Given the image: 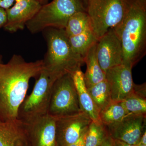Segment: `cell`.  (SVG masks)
Listing matches in <instances>:
<instances>
[{
    "label": "cell",
    "mask_w": 146,
    "mask_h": 146,
    "mask_svg": "<svg viewBox=\"0 0 146 146\" xmlns=\"http://www.w3.org/2000/svg\"><path fill=\"white\" fill-rule=\"evenodd\" d=\"M56 118L46 115L24 123L30 146H58Z\"/></svg>",
    "instance_id": "30bf717a"
},
{
    "label": "cell",
    "mask_w": 146,
    "mask_h": 146,
    "mask_svg": "<svg viewBox=\"0 0 146 146\" xmlns=\"http://www.w3.org/2000/svg\"><path fill=\"white\" fill-rule=\"evenodd\" d=\"M146 120L145 115L128 114L119 121L104 126L112 139L137 145L146 129Z\"/></svg>",
    "instance_id": "ba28073f"
},
{
    "label": "cell",
    "mask_w": 146,
    "mask_h": 146,
    "mask_svg": "<svg viewBox=\"0 0 146 146\" xmlns=\"http://www.w3.org/2000/svg\"><path fill=\"white\" fill-rule=\"evenodd\" d=\"M97 53L99 63L105 73L110 68L122 64V47L114 29H110L98 39Z\"/></svg>",
    "instance_id": "8fae6325"
},
{
    "label": "cell",
    "mask_w": 146,
    "mask_h": 146,
    "mask_svg": "<svg viewBox=\"0 0 146 146\" xmlns=\"http://www.w3.org/2000/svg\"><path fill=\"white\" fill-rule=\"evenodd\" d=\"M35 1H36L40 3L42 5L47 3L48 0H35Z\"/></svg>",
    "instance_id": "f546056e"
},
{
    "label": "cell",
    "mask_w": 146,
    "mask_h": 146,
    "mask_svg": "<svg viewBox=\"0 0 146 146\" xmlns=\"http://www.w3.org/2000/svg\"><path fill=\"white\" fill-rule=\"evenodd\" d=\"M44 68L43 60L27 62L17 54L13 55L6 64L0 63V120H17L30 80L37 78Z\"/></svg>",
    "instance_id": "6da1fadb"
},
{
    "label": "cell",
    "mask_w": 146,
    "mask_h": 146,
    "mask_svg": "<svg viewBox=\"0 0 146 146\" xmlns=\"http://www.w3.org/2000/svg\"><path fill=\"white\" fill-rule=\"evenodd\" d=\"M15 1H16V3L19 2L21 1L22 0H15Z\"/></svg>",
    "instance_id": "d6a6232c"
},
{
    "label": "cell",
    "mask_w": 146,
    "mask_h": 146,
    "mask_svg": "<svg viewBox=\"0 0 146 146\" xmlns=\"http://www.w3.org/2000/svg\"><path fill=\"white\" fill-rule=\"evenodd\" d=\"M68 39L73 52L84 60L89 48L98 41L91 29L78 35L68 37Z\"/></svg>",
    "instance_id": "e0dca14e"
},
{
    "label": "cell",
    "mask_w": 146,
    "mask_h": 146,
    "mask_svg": "<svg viewBox=\"0 0 146 146\" xmlns=\"http://www.w3.org/2000/svg\"><path fill=\"white\" fill-rule=\"evenodd\" d=\"M108 134L103 124H98L92 121L85 134V146H100Z\"/></svg>",
    "instance_id": "44dd1931"
},
{
    "label": "cell",
    "mask_w": 146,
    "mask_h": 146,
    "mask_svg": "<svg viewBox=\"0 0 146 146\" xmlns=\"http://www.w3.org/2000/svg\"><path fill=\"white\" fill-rule=\"evenodd\" d=\"M138 144H143L146 145V129L144 131L143 133L141 136L140 141Z\"/></svg>",
    "instance_id": "f1b7e54d"
},
{
    "label": "cell",
    "mask_w": 146,
    "mask_h": 146,
    "mask_svg": "<svg viewBox=\"0 0 146 146\" xmlns=\"http://www.w3.org/2000/svg\"><path fill=\"white\" fill-rule=\"evenodd\" d=\"M82 112L72 75L66 74L58 78L53 86L48 115L56 119Z\"/></svg>",
    "instance_id": "52a82bcc"
},
{
    "label": "cell",
    "mask_w": 146,
    "mask_h": 146,
    "mask_svg": "<svg viewBox=\"0 0 146 146\" xmlns=\"http://www.w3.org/2000/svg\"><path fill=\"white\" fill-rule=\"evenodd\" d=\"M7 22V14L5 9L0 7V28L4 26Z\"/></svg>",
    "instance_id": "cb8c5ba5"
},
{
    "label": "cell",
    "mask_w": 146,
    "mask_h": 146,
    "mask_svg": "<svg viewBox=\"0 0 146 146\" xmlns=\"http://www.w3.org/2000/svg\"><path fill=\"white\" fill-rule=\"evenodd\" d=\"M133 0H87L86 10L97 39L122 22Z\"/></svg>",
    "instance_id": "5b68a950"
},
{
    "label": "cell",
    "mask_w": 146,
    "mask_h": 146,
    "mask_svg": "<svg viewBox=\"0 0 146 146\" xmlns=\"http://www.w3.org/2000/svg\"><path fill=\"white\" fill-rule=\"evenodd\" d=\"M97 42L89 48L84 58L86 70L84 79L86 88L106 79L105 73L101 68L97 57Z\"/></svg>",
    "instance_id": "2e32d148"
},
{
    "label": "cell",
    "mask_w": 146,
    "mask_h": 146,
    "mask_svg": "<svg viewBox=\"0 0 146 146\" xmlns=\"http://www.w3.org/2000/svg\"><path fill=\"white\" fill-rule=\"evenodd\" d=\"M120 103L128 114L146 115V98L131 95Z\"/></svg>",
    "instance_id": "7402d4cb"
},
{
    "label": "cell",
    "mask_w": 146,
    "mask_h": 146,
    "mask_svg": "<svg viewBox=\"0 0 146 146\" xmlns=\"http://www.w3.org/2000/svg\"><path fill=\"white\" fill-rule=\"evenodd\" d=\"M37 78L31 94L26 96L18 109L17 119L23 122L48 114L53 86L59 77L44 68Z\"/></svg>",
    "instance_id": "8992f818"
},
{
    "label": "cell",
    "mask_w": 146,
    "mask_h": 146,
    "mask_svg": "<svg viewBox=\"0 0 146 146\" xmlns=\"http://www.w3.org/2000/svg\"><path fill=\"white\" fill-rule=\"evenodd\" d=\"M113 29L121 44L123 63L133 68L146 54V0H133L123 21Z\"/></svg>",
    "instance_id": "7a4b0ae2"
},
{
    "label": "cell",
    "mask_w": 146,
    "mask_h": 146,
    "mask_svg": "<svg viewBox=\"0 0 146 146\" xmlns=\"http://www.w3.org/2000/svg\"><path fill=\"white\" fill-rule=\"evenodd\" d=\"M86 131L82 135L81 137L78 141H76L74 143L70 144V145H68L67 146H85V136Z\"/></svg>",
    "instance_id": "d4e9b609"
},
{
    "label": "cell",
    "mask_w": 146,
    "mask_h": 146,
    "mask_svg": "<svg viewBox=\"0 0 146 146\" xmlns=\"http://www.w3.org/2000/svg\"><path fill=\"white\" fill-rule=\"evenodd\" d=\"M15 0H0V7L7 9L10 8Z\"/></svg>",
    "instance_id": "484cf974"
},
{
    "label": "cell",
    "mask_w": 146,
    "mask_h": 146,
    "mask_svg": "<svg viewBox=\"0 0 146 146\" xmlns=\"http://www.w3.org/2000/svg\"><path fill=\"white\" fill-rule=\"evenodd\" d=\"M87 89L99 112L112 102L106 79L87 88Z\"/></svg>",
    "instance_id": "d6986e66"
},
{
    "label": "cell",
    "mask_w": 146,
    "mask_h": 146,
    "mask_svg": "<svg viewBox=\"0 0 146 146\" xmlns=\"http://www.w3.org/2000/svg\"><path fill=\"white\" fill-rule=\"evenodd\" d=\"M93 121L84 112L56 120L58 146L74 143L88 129Z\"/></svg>",
    "instance_id": "9c48e42d"
},
{
    "label": "cell",
    "mask_w": 146,
    "mask_h": 146,
    "mask_svg": "<svg viewBox=\"0 0 146 146\" xmlns=\"http://www.w3.org/2000/svg\"><path fill=\"white\" fill-rule=\"evenodd\" d=\"M132 67L121 64L110 68L105 73L112 101L120 102L132 94L134 83Z\"/></svg>",
    "instance_id": "7c38bea8"
},
{
    "label": "cell",
    "mask_w": 146,
    "mask_h": 146,
    "mask_svg": "<svg viewBox=\"0 0 146 146\" xmlns=\"http://www.w3.org/2000/svg\"><path fill=\"white\" fill-rule=\"evenodd\" d=\"M112 146H137L136 145H130L117 140L113 139Z\"/></svg>",
    "instance_id": "83f0119b"
},
{
    "label": "cell",
    "mask_w": 146,
    "mask_h": 146,
    "mask_svg": "<svg viewBox=\"0 0 146 146\" xmlns=\"http://www.w3.org/2000/svg\"><path fill=\"white\" fill-rule=\"evenodd\" d=\"M83 1L86 7V4H87V0H83Z\"/></svg>",
    "instance_id": "4dcf8cb0"
},
{
    "label": "cell",
    "mask_w": 146,
    "mask_h": 146,
    "mask_svg": "<svg viewBox=\"0 0 146 146\" xmlns=\"http://www.w3.org/2000/svg\"><path fill=\"white\" fill-rule=\"evenodd\" d=\"M131 95H134L140 98H146V83L140 85L134 84L133 91Z\"/></svg>",
    "instance_id": "603a6c76"
},
{
    "label": "cell",
    "mask_w": 146,
    "mask_h": 146,
    "mask_svg": "<svg viewBox=\"0 0 146 146\" xmlns=\"http://www.w3.org/2000/svg\"><path fill=\"white\" fill-rule=\"evenodd\" d=\"M91 29V22L86 11H80L72 15L68 20L65 29L68 37L81 34Z\"/></svg>",
    "instance_id": "ac0fdd59"
},
{
    "label": "cell",
    "mask_w": 146,
    "mask_h": 146,
    "mask_svg": "<svg viewBox=\"0 0 146 146\" xmlns=\"http://www.w3.org/2000/svg\"><path fill=\"white\" fill-rule=\"evenodd\" d=\"M35 0H22L6 9L7 22L3 27L5 30L15 33L23 29L27 23L32 19L42 7Z\"/></svg>",
    "instance_id": "4fadbf2b"
},
{
    "label": "cell",
    "mask_w": 146,
    "mask_h": 146,
    "mask_svg": "<svg viewBox=\"0 0 146 146\" xmlns=\"http://www.w3.org/2000/svg\"><path fill=\"white\" fill-rule=\"evenodd\" d=\"M72 75L82 110L88 115L94 122L98 124H103L100 120L99 110L94 104L85 85L84 74L80 69L76 71Z\"/></svg>",
    "instance_id": "9a60e30c"
},
{
    "label": "cell",
    "mask_w": 146,
    "mask_h": 146,
    "mask_svg": "<svg viewBox=\"0 0 146 146\" xmlns=\"http://www.w3.org/2000/svg\"><path fill=\"white\" fill-rule=\"evenodd\" d=\"M42 32L48 46L44 68L59 77L81 69L84 60L73 52L64 29L48 28Z\"/></svg>",
    "instance_id": "3957f363"
},
{
    "label": "cell",
    "mask_w": 146,
    "mask_h": 146,
    "mask_svg": "<svg viewBox=\"0 0 146 146\" xmlns=\"http://www.w3.org/2000/svg\"><path fill=\"white\" fill-rule=\"evenodd\" d=\"M0 146H30L23 122L0 120Z\"/></svg>",
    "instance_id": "5bb4252c"
},
{
    "label": "cell",
    "mask_w": 146,
    "mask_h": 146,
    "mask_svg": "<svg viewBox=\"0 0 146 146\" xmlns=\"http://www.w3.org/2000/svg\"><path fill=\"white\" fill-rule=\"evenodd\" d=\"M1 59V55H0V63H2Z\"/></svg>",
    "instance_id": "836d02e7"
},
{
    "label": "cell",
    "mask_w": 146,
    "mask_h": 146,
    "mask_svg": "<svg viewBox=\"0 0 146 146\" xmlns=\"http://www.w3.org/2000/svg\"><path fill=\"white\" fill-rule=\"evenodd\" d=\"M137 146H146V145H143V144H138L137 145Z\"/></svg>",
    "instance_id": "1f68e13d"
},
{
    "label": "cell",
    "mask_w": 146,
    "mask_h": 146,
    "mask_svg": "<svg viewBox=\"0 0 146 146\" xmlns=\"http://www.w3.org/2000/svg\"><path fill=\"white\" fill-rule=\"evenodd\" d=\"M112 138L108 134L100 146H112Z\"/></svg>",
    "instance_id": "4316f807"
},
{
    "label": "cell",
    "mask_w": 146,
    "mask_h": 146,
    "mask_svg": "<svg viewBox=\"0 0 146 146\" xmlns=\"http://www.w3.org/2000/svg\"><path fill=\"white\" fill-rule=\"evenodd\" d=\"M80 11H86L83 0H53L42 5L26 26L33 34L48 28L65 29L71 16Z\"/></svg>",
    "instance_id": "277c9868"
},
{
    "label": "cell",
    "mask_w": 146,
    "mask_h": 146,
    "mask_svg": "<svg viewBox=\"0 0 146 146\" xmlns=\"http://www.w3.org/2000/svg\"><path fill=\"white\" fill-rule=\"evenodd\" d=\"M128 114L120 102L112 101L100 110L99 117L102 123L107 126L119 121Z\"/></svg>",
    "instance_id": "ffe728a7"
}]
</instances>
